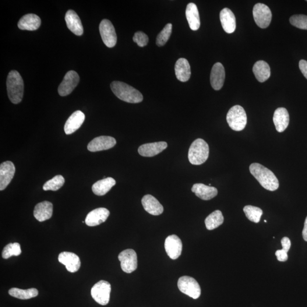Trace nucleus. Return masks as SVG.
Here are the masks:
<instances>
[{
    "label": "nucleus",
    "mask_w": 307,
    "mask_h": 307,
    "mask_svg": "<svg viewBox=\"0 0 307 307\" xmlns=\"http://www.w3.org/2000/svg\"><path fill=\"white\" fill-rule=\"evenodd\" d=\"M250 173L260 183L264 189L270 191H274L280 186L278 180L273 171L263 165L254 163L250 165Z\"/></svg>",
    "instance_id": "obj_1"
},
{
    "label": "nucleus",
    "mask_w": 307,
    "mask_h": 307,
    "mask_svg": "<svg viewBox=\"0 0 307 307\" xmlns=\"http://www.w3.org/2000/svg\"><path fill=\"white\" fill-rule=\"evenodd\" d=\"M111 90L119 99L128 103L137 104L142 102V94L136 88L125 83L115 81L111 84Z\"/></svg>",
    "instance_id": "obj_2"
},
{
    "label": "nucleus",
    "mask_w": 307,
    "mask_h": 307,
    "mask_svg": "<svg viewBox=\"0 0 307 307\" xmlns=\"http://www.w3.org/2000/svg\"><path fill=\"white\" fill-rule=\"evenodd\" d=\"M7 91L10 101L17 104L23 100L24 91V81L16 70L10 71L6 80Z\"/></svg>",
    "instance_id": "obj_3"
},
{
    "label": "nucleus",
    "mask_w": 307,
    "mask_h": 307,
    "mask_svg": "<svg viewBox=\"0 0 307 307\" xmlns=\"http://www.w3.org/2000/svg\"><path fill=\"white\" fill-rule=\"evenodd\" d=\"M210 149L208 143L203 139L194 141L189 151V160L193 165H200L206 162L209 157Z\"/></svg>",
    "instance_id": "obj_4"
},
{
    "label": "nucleus",
    "mask_w": 307,
    "mask_h": 307,
    "mask_svg": "<svg viewBox=\"0 0 307 307\" xmlns=\"http://www.w3.org/2000/svg\"><path fill=\"white\" fill-rule=\"evenodd\" d=\"M227 121L230 128L235 131H241L245 129L247 123V116L241 106L235 105L229 111Z\"/></svg>",
    "instance_id": "obj_5"
},
{
    "label": "nucleus",
    "mask_w": 307,
    "mask_h": 307,
    "mask_svg": "<svg viewBox=\"0 0 307 307\" xmlns=\"http://www.w3.org/2000/svg\"><path fill=\"white\" fill-rule=\"evenodd\" d=\"M111 285L107 281H100L91 289L92 297L98 304L105 306L110 300Z\"/></svg>",
    "instance_id": "obj_6"
},
{
    "label": "nucleus",
    "mask_w": 307,
    "mask_h": 307,
    "mask_svg": "<svg viewBox=\"0 0 307 307\" xmlns=\"http://www.w3.org/2000/svg\"><path fill=\"white\" fill-rule=\"evenodd\" d=\"M178 287L183 294L194 299H198L201 295V288L198 282L195 279L183 276L179 279Z\"/></svg>",
    "instance_id": "obj_7"
},
{
    "label": "nucleus",
    "mask_w": 307,
    "mask_h": 307,
    "mask_svg": "<svg viewBox=\"0 0 307 307\" xmlns=\"http://www.w3.org/2000/svg\"><path fill=\"white\" fill-rule=\"evenodd\" d=\"M253 17L258 26L265 29L270 25L272 13L269 7L263 3H259L254 7Z\"/></svg>",
    "instance_id": "obj_8"
},
{
    "label": "nucleus",
    "mask_w": 307,
    "mask_h": 307,
    "mask_svg": "<svg viewBox=\"0 0 307 307\" xmlns=\"http://www.w3.org/2000/svg\"><path fill=\"white\" fill-rule=\"evenodd\" d=\"M99 30L102 41L109 48L115 47L118 38L114 25L108 20H103L99 26Z\"/></svg>",
    "instance_id": "obj_9"
},
{
    "label": "nucleus",
    "mask_w": 307,
    "mask_h": 307,
    "mask_svg": "<svg viewBox=\"0 0 307 307\" xmlns=\"http://www.w3.org/2000/svg\"><path fill=\"white\" fill-rule=\"evenodd\" d=\"M118 259L121 262V267L126 273H132L137 268V256L135 250L126 249L119 253Z\"/></svg>",
    "instance_id": "obj_10"
},
{
    "label": "nucleus",
    "mask_w": 307,
    "mask_h": 307,
    "mask_svg": "<svg viewBox=\"0 0 307 307\" xmlns=\"http://www.w3.org/2000/svg\"><path fill=\"white\" fill-rule=\"evenodd\" d=\"M80 77L75 71H69L66 74L63 82L58 87V93L61 96L70 94L79 84Z\"/></svg>",
    "instance_id": "obj_11"
},
{
    "label": "nucleus",
    "mask_w": 307,
    "mask_h": 307,
    "mask_svg": "<svg viewBox=\"0 0 307 307\" xmlns=\"http://www.w3.org/2000/svg\"><path fill=\"white\" fill-rule=\"evenodd\" d=\"M116 144L115 138L110 136H100L95 138L88 144V150L91 152L107 150L114 147Z\"/></svg>",
    "instance_id": "obj_12"
},
{
    "label": "nucleus",
    "mask_w": 307,
    "mask_h": 307,
    "mask_svg": "<svg viewBox=\"0 0 307 307\" xmlns=\"http://www.w3.org/2000/svg\"><path fill=\"white\" fill-rule=\"evenodd\" d=\"M182 242L177 236H169L165 239V248L167 255L172 260H176L181 255Z\"/></svg>",
    "instance_id": "obj_13"
},
{
    "label": "nucleus",
    "mask_w": 307,
    "mask_h": 307,
    "mask_svg": "<svg viewBox=\"0 0 307 307\" xmlns=\"http://www.w3.org/2000/svg\"><path fill=\"white\" fill-rule=\"evenodd\" d=\"M16 168L13 162L6 161L0 165V190H4L11 182Z\"/></svg>",
    "instance_id": "obj_14"
},
{
    "label": "nucleus",
    "mask_w": 307,
    "mask_h": 307,
    "mask_svg": "<svg viewBox=\"0 0 307 307\" xmlns=\"http://www.w3.org/2000/svg\"><path fill=\"white\" fill-rule=\"evenodd\" d=\"M58 260L60 263L64 264L66 269L70 273L76 272L81 266L79 256L71 252H63L60 253Z\"/></svg>",
    "instance_id": "obj_15"
},
{
    "label": "nucleus",
    "mask_w": 307,
    "mask_h": 307,
    "mask_svg": "<svg viewBox=\"0 0 307 307\" xmlns=\"http://www.w3.org/2000/svg\"><path fill=\"white\" fill-rule=\"evenodd\" d=\"M225 78V72L223 65L221 63H215L211 73V84L214 90L218 91L223 87Z\"/></svg>",
    "instance_id": "obj_16"
},
{
    "label": "nucleus",
    "mask_w": 307,
    "mask_h": 307,
    "mask_svg": "<svg viewBox=\"0 0 307 307\" xmlns=\"http://www.w3.org/2000/svg\"><path fill=\"white\" fill-rule=\"evenodd\" d=\"M110 213L105 208H96L90 212L86 218L85 223L89 227H95L107 220Z\"/></svg>",
    "instance_id": "obj_17"
},
{
    "label": "nucleus",
    "mask_w": 307,
    "mask_h": 307,
    "mask_svg": "<svg viewBox=\"0 0 307 307\" xmlns=\"http://www.w3.org/2000/svg\"><path fill=\"white\" fill-rule=\"evenodd\" d=\"M85 118V115L82 111L73 112L65 123L64 129L66 135H71L78 130L82 125Z\"/></svg>",
    "instance_id": "obj_18"
},
{
    "label": "nucleus",
    "mask_w": 307,
    "mask_h": 307,
    "mask_svg": "<svg viewBox=\"0 0 307 307\" xmlns=\"http://www.w3.org/2000/svg\"><path fill=\"white\" fill-rule=\"evenodd\" d=\"M167 146L165 142L143 144L139 148V153L142 157H152L162 152Z\"/></svg>",
    "instance_id": "obj_19"
},
{
    "label": "nucleus",
    "mask_w": 307,
    "mask_h": 307,
    "mask_svg": "<svg viewBox=\"0 0 307 307\" xmlns=\"http://www.w3.org/2000/svg\"><path fill=\"white\" fill-rule=\"evenodd\" d=\"M65 20L67 26L73 34L80 36L83 34V24L78 15L73 10H69L66 14Z\"/></svg>",
    "instance_id": "obj_20"
},
{
    "label": "nucleus",
    "mask_w": 307,
    "mask_h": 307,
    "mask_svg": "<svg viewBox=\"0 0 307 307\" xmlns=\"http://www.w3.org/2000/svg\"><path fill=\"white\" fill-rule=\"evenodd\" d=\"M273 121L277 132H284L290 122V116L287 109L284 108L277 109L274 112Z\"/></svg>",
    "instance_id": "obj_21"
},
{
    "label": "nucleus",
    "mask_w": 307,
    "mask_h": 307,
    "mask_svg": "<svg viewBox=\"0 0 307 307\" xmlns=\"http://www.w3.org/2000/svg\"><path fill=\"white\" fill-rule=\"evenodd\" d=\"M220 19L222 27L226 33L232 34L234 32L236 28L235 16L229 8L222 9L220 14Z\"/></svg>",
    "instance_id": "obj_22"
},
{
    "label": "nucleus",
    "mask_w": 307,
    "mask_h": 307,
    "mask_svg": "<svg viewBox=\"0 0 307 307\" xmlns=\"http://www.w3.org/2000/svg\"><path fill=\"white\" fill-rule=\"evenodd\" d=\"M142 204L147 213L158 216L164 212V207L159 201L151 195H146L143 197Z\"/></svg>",
    "instance_id": "obj_23"
},
{
    "label": "nucleus",
    "mask_w": 307,
    "mask_h": 307,
    "mask_svg": "<svg viewBox=\"0 0 307 307\" xmlns=\"http://www.w3.org/2000/svg\"><path fill=\"white\" fill-rule=\"evenodd\" d=\"M53 205L51 203L45 201L38 203L35 207L34 216L40 222L50 219L52 216Z\"/></svg>",
    "instance_id": "obj_24"
},
{
    "label": "nucleus",
    "mask_w": 307,
    "mask_h": 307,
    "mask_svg": "<svg viewBox=\"0 0 307 307\" xmlns=\"http://www.w3.org/2000/svg\"><path fill=\"white\" fill-rule=\"evenodd\" d=\"M41 20L40 17L34 14H28L24 16L18 23V27L23 30L34 31L40 27Z\"/></svg>",
    "instance_id": "obj_25"
},
{
    "label": "nucleus",
    "mask_w": 307,
    "mask_h": 307,
    "mask_svg": "<svg viewBox=\"0 0 307 307\" xmlns=\"http://www.w3.org/2000/svg\"><path fill=\"white\" fill-rule=\"evenodd\" d=\"M192 191L203 200H210L217 195L218 190L214 187L206 186L202 183H197L193 186Z\"/></svg>",
    "instance_id": "obj_26"
},
{
    "label": "nucleus",
    "mask_w": 307,
    "mask_h": 307,
    "mask_svg": "<svg viewBox=\"0 0 307 307\" xmlns=\"http://www.w3.org/2000/svg\"><path fill=\"white\" fill-rule=\"evenodd\" d=\"M175 75L177 79L182 82H186L190 79L191 72L189 63L185 58H180L175 66Z\"/></svg>",
    "instance_id": "obj_27"
},
{
    "label": "nucleus",
    "mask_w": 307,
    "mask_h": 307,
    "mask_svg": "<svg viewBox=\"0 0 307 307\" xmlns=\"http://www.w3.org/2000/svg\"><path fill=\"white\" fill-rule=\"evenodd\" d=\"M186 16L190 29L193 31L198 30L200 26V20L199 10L195 3H189L186 8Z\"/></svg>",
    "instance_id": "obj_28"
},
{
    "label": "nucleus",
    "mask_w": 307,
    "mask_h": 307,
    "mask_svg": "<svg viewBox=\"0 0 307 307\" xmlns=\"http://www.w3.org/2000/svg\"><path fill=\"white\" fill-rule=\"evenodd\" d=\"M253 71L259 82L263 83L269 79L271 75L270 66L266 62H257L253 66Z\"/></svg>",
    "instance_id": "obj_29"
},
{
    "label": "nucleus",
    "mask_w": 307,
    "mask_h": 307,
    "mask_svg": "<svg viewBox=\"0 0 307 307\" xmlns=\"http://www.w3.org/2000/svg\"><path fill=\"white\" fill-rule=\"evenodd\" d=\"M116 183V181L114 178L111 177L105 178L95 183L92 189L95 195L103 196L111 189Z\"/></svg>",
    "instance_id": "obj_30"
},
{
    "label": "nucleus",
    "mask_w": 307,
    "mask_h": 307,
    "mask_svg": "<svg viewBox=\"0 0 307 307\" xmlns=\"http://www.w3.org/2000/svg\"><path fill=\"white\" fill-rule=\"evenodd\" d=\"M224 217L219 210L215 211L211 213L205 220L206 228L208 230L212 231L220 227L223 224Z\"/></svg>",
    "instance_id": "obj_31"
},
{
    "label": "nucleus",
    "mask_w": 307,
    "mask_h": 307,
    "mask_svg": "<svg viewBox=\"0 0 307 307\" xmlns=\"http://www.w3.org/2000/svg\"><path fill=\"white\" fill-rule=\"evenodd\" d=\"M9 294L16 298L27 300L37 297L38 295V291L36 288H31L27 290H22L18 288L10 289Z\"/></svg>",
    "instance_id": "obj_32"
},
{
    "label": "nucleus",
    "mask_w": 307,
    "mask_h": 307,
    "mask_svg": "<svg viewBox=\"0 0 307 307\" xmlns=\"http://www.w3.org/2000/svg\"><path fill=\"white\" fill-rule=\"evenodd\" d=\"M243 212L247 218L252 222L258 223L263 214V211L260 208L252 206H246L243 208Z\"/></svg>",
    "instance_id": "obj_33"
},
{
    "label": "nucleus",
    "mask_w": 307,
    "mask_h": 307,
    "mask_svg": "<svg viewBox=\"0 0 307 307\" xmlns=\"http://www.w3.org/2000/svg\"><path fill=\"white\" fill-rule=\"evenodd\" d=\"M65 179L62 175H56L52 179L49 180L44 185V190H53L56 191L62 188L65 184Z\"/></svg>",
    "instance_id": "obj_34"
},
{
    "label": "nucleus",
    "mask_w": 307,
    "mask_h": 307,
    "mask_svg": "<svg viewBox=\"0 0 307 307\" xmlns=\"http://www.w3.org/2000/svg\"><path fill=\"white\" fill-rule=\"evenodd\" d=\"M21 251L20 243H10L3 248L2 257L3 259H8L12 256H19L21 255Z\"/></svg>",
    "instance_id": "obj_35"
},
{
    "label": "nucleus",
    "mask_w": 307,
    "mask_h": 307,
    "mask_svg": "<svg viewBox=\"0 0 307 307\" xmlns=\"http://www.w3.org/2000/svg\"><path fill=\"white\" fill-rule=\"evenodd\" d=\"M172 25L171 24H167L163 30L158 34L156 40V44L159 47H164L167 43L172 33Z\"/></svg>",
    "instance_id": "obj_36"
},
{
    "label": "nucleus",
    "mask_w": 307,
    "mask_h": 307,
    "mask_svg": "<svg viewBox=\"0 0 307 307\" xmlns=\"http://www.w3.org/2000/svg\"><path fill=\"white\" fill-rule=\"evenodd\" d=\"M290 23L292 25L303 30H307V16L299 15L291 17Z\"/></svg>",
    "instance_id": "obj_37"
},
{
    "label": "nucleus",
    "mask_w": 307,
    "mask_h": 307,
    "mask_svg": "<svg viewBox=\"0 0 307 307\" xmlns=\"http://www.w3.org/2000/svg\"><path fill=\"white\" fill-rule=\"evenodd\" d=\"M133 40L141 47H146L149 42V37L142 31H137L134 35Z\"/></svg>",
    "instance_id": "obj_38"
},
{
    "label": "nucleus",
    "mask_w": 307,
    "mask_h": 307,
    "mask_svg": "<svg viewBox=\"0 0 307 307\" xmlns=\"http://www.w3.org/2000/svg\"><path fill=\"white\" fill-rule=\"evenodd\" d=\"M275 255H276L278 260L280 262H285L288 260L287 252L283 249L277 250L275 253Z\"/></svg>",
    "instance_id": "obj_39"
},
{
    "label": "nucleus",
    "mask_w": 307,
    "mask_h": 307,
    "mask_svg": "<svg viewBox=\"0 0 307 307\" xmlns=\"http://www.w3.org/2000/svg\"><path fill=\"white\" fill-rule=\"evenodd\" d=\"M282 248L284 251L288 252L291 248V243L290 239L287 237H284L281 240Z\"/></svg>",
    "instance_id": "obj_40"
},
{
    "label": "nucleus",
    "mask_w": 307,
    "mask_h": 307,
    "mask_svg": "<svg viewBox=\"0 0 307 307\" xmlns=\"http://www.w3.org/2000/svg\"><path fill=\"white\" fill-rule=\"evenodd\" d=\"M299 69L301 70L303 75L307 79V62L305 60H301L299 62Z\"/></svg>",
    "instance_id": "obj_41"
},
{
    "label": "nucleus",
    "mask_w": 307,
    "mask_h": 307,
    "mask_svg": "<svg viewBox=\"0 0 307 307\" xmlns=\"http://www.w3.org/2000/svg\"><path fill=\"white\" fill-rule=\"evenodd\" d=\"M302 235L303 239L305 240L306 241H307V216L306 218L304 228H303Z\"/></svg>",
    "instance_id": "obj_42"
},
{
    "label": "nucleus",
    "mask_w": 307,
    "mask_h": 307,
    "mask_svg": "<svg viewBox=\"0 0 307 307\" xmlns=\"http://www.w3.org/2000/svg\"></svg>",
    "instance_id": "obj_43"
}]
</instances>
